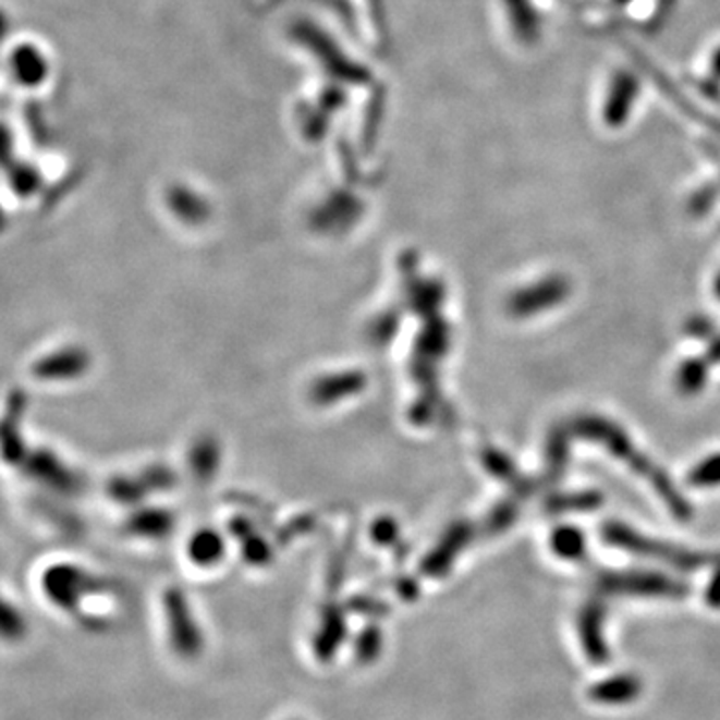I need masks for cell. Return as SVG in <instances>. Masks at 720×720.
Listing matches in <instances>:
<instances>
[{
  "instance_id": "obj_6",
  "label": "cell",
  "mask_w": 720,
  "mask_h": 720,
  "mask_svg": "<svg viewBox=\"0 0 720 720\" xmlns=\"http://www.w3.org/2000/svg\"><path fill=\"white\" fill-rule=\"evenodd\" d=\"M346 638V624L341 614H329L325 623L318 626L317 635L313 640V650L318 662H330L334 655L341 650Z\"/></svg>"
},
{
  "instance_id": "obj_17",
  "label": "cell",
  "mask_w": 720,
  "mask_h": 720,
  "mask_svg": "<svg viewBox=\"0 0 720 720\" xmlns=\"http://www.w3.org/2000/svg\"><path fill=\"white\" fill-rule=\"evenodd\" d=\"M686 332L695 339H708L715 334V325L707 317H693L686 322Z\"/></svg>"
},
{
  "instance_id": "obj_3",
  "label": "cell",
  "mask_w": 720,
  "mask_h": 720,
  "mask_svg": "<svg viewBox=\"0 0 720 720\" xmlns=\"http://www.w3.org/2000/svg\"><path fill=\"white\" fill-rule=\"evenodd\" d=\"M569 294H571L569 279L552 274L549 279L537 282L533 286H526L514 294L511 298V313L516 317L537 315L542 310H549L552 306L561 305L569 298Z\"/></svg>"
},
{
  "instance_id": "obj_1",
  "label": "cell",
  "mask_w": 720,
  "mask_h": 720,
  "mask_svg": "<svg viewBox=\"0 0 720 720\" xmlns=\"http://www.w3.org/2000/svg\"><path fill=\"white\" fill-rule=\"evenodd\" d=\"M569 430L573 435H576V437H583V439L595 440V442L605 444L607 451L614 454L617 459L626 461L629 466L635 473H638V475H645L650 478V475L657 468L655 464L648 461L643 452L635 451L633 442L626 437L623 428L617 427L611 420H605L600 416H581V418L573 420V425L569 427Z\"/></svg>"
},
{
  "instance_id": "obj_20",
  "label": "cell",
  "mask_w": 720,
  "mask_h": 720,
  "mask_svg": "<svg viewBox=\"0 0 720 720\" xmlns=\"http://www.w3.org/2000/svg\"><path fill=\"white\" fill-rule=\"evenodd\" d=\"M715 294L720 298V272L717 274V279H715Z\"/></svg>"
},
{
  "instance_id": "obj_14",
  "label": "cell",
  "mask_w": 720,
  "mask_h": 720,
  "mask_svg": "<svg viewBox=\"0 0 720 720\" xmlns=\"http://www.w3.org/2000/svg\"><path fill=\"white\" fill-rule=\"evenodd\" d=\"M552 547L562 557L574 559L585 549V538L573 526H562L552 537Z\"/></svg>"
},
{
  "instance_id": "obj_7",
  "label": "cell",
  "mask_w": 720,
  "mask_h": 720,
  "mask_svg": "<svg viewBox=\"0 0 720 720\" xmlns=\"http://www.w3.org/2000/svg\"><path fill=\"white\" fill-rule=\"evenodd\" d=\"M569 428H552L547 439V475L545 485H554L562 478L569 464Z\"/></svg>"
},
{
  "instance_id": "obj_21",
  "label": "cell",
  "mask_w": 720,
  "mask_h": 720,
  "mask_svg": "<svg viewBox=\"0 0 720 720\" xmlns=\"http://www.w3.org/2000/svg\"><path fill=\"white\" fill-rule=\"evenodd\" d=\"M293 720H301V719H293Z\"/></svg>"
},
{
  "instance_id": "obj_13",
  "label": "cell",
  "mask_w": 720,
  "mask_h": 720,
  "mask_svg": "<svg viewBox=\"0 0 720 720\" xmlns=\"http://www.w3.org/2000/svg\"><path fill=\"white\" fill-rule=\"evenodd\" d=\"M686 483L696 489H708L720 485V454L708 456L707 461L696 464L686 476Z\"/></svg>"
},
{
  "instance_id": "obj_11",
  "label": "cell",
  "mask_w": 720,
  "mask_h": 720,
  "mask_svg": "<svg viewBox=\"0 0 720 720\" xmlns=\"http://www.w3.org/2000/svg\"><path fill=\"white\" fill-rule=\"evenodd\" d=\"M385 650V636L377 626H368L354 640V657L361 664H373Z\"/></svg>"
},
{
  "instance_id": "obj_2",
  "label": "cell",
  "mask_w": 720,
  "mask_h": 720,
  "mask_svg": "<svg viewBox=\"0 0 720 720\" xmlns=\"http://www.w3.org/2000/svg\"><path fill=\"white\" fill-rule=\"evenodd\" d=\"M167 631H169V645L174 655H179L184 660H193L203 655L205 635L188 605L176 593H171L167 597Z\"/></svg>"
},
{
  "instance_id": "obj_10",
  "label": "cell",
  "mask_w": 720,
  "mask_h": 720,
  "mask_svg": "<svg viewBox=\"0 0 720 720\" xmlns=\"http://www.w3.org/2000/svg\"><path fill=\"white\" fill-rule=\"evenodd\" d=\"M708 375V361L688 358L676 373V387L683 394H696L705 387Z\"/></svg>"
},
{
  "instance_id": "obj_5",
  "label": "cell",
  "mask_w": 720,
  "mask_h": 720,
  "mask_svg": "<svg viewBox=\"0 0 720 720\" xmlns=\"http://www.w3.org/2000/svg\"><path fill=\"white\" fill-rule=\"evenodd\" d=\"M11 71L21 85L37 86L49 73L42 52L35 45H21L11 54Z\"/></svg>"
},
{
  "instance_id": "obj_4",
  "label": "cell",
  "mask_w": 720,
  "mask_h": 720,
  "mask_svg": "<svg viewBox=\"0 0 720 720\" xmlns=\"http://www.w3.org/2000/svg\"><path fill=\"white\" fill-rule=\"evenodd\" d=\"M602 537L612 545L623 547L626 550L660 554V557L669 559V562H674V564L684 566V569H693L696 564L705 562V557H700V554H693V552H686L683 549H671V547H664V545L655 542V540L638 537L635 530H631L629 526L619 525V523H609V525L602 526Z\"/></svg>"
},
{
  "instance_id": "obj_15",
  "label": "cell",
  "mask_w": 720,
  "mask_h": 720,
  "mask_svg": "<svg viewBox=\"0 0 720 720\" xmlns=\"http://www.w3.org/2000/svg\"><path fill=\"white\" fill-rule=\"evenodd\" d=\"M21 631H23L21 614L7 598L0 595V638L14 643V638H19L21 635Z\"/></svg>"
},
{
  "instance_id": "obj_16",
  "label": "cell",
  "mask_w": 720,
  "mask_h": 720,
  "mask_svg": "<svg viewBox=\"0 0 720 720\" xmlns=\"http://www.w3.org/2000/svg\"><path fill=\"white\" fill-rule=\"evenodd\" d=\"M715 198H717V188L715 186H707L705 191H698L693 196V200H691V212L693 215H705L708 208H710V205L715 203Z\"/></svg>"
},
{
  "instance_id": "obj_12",
  "label": "cell",
  "mask_w": 720,
  "mask_h": 720,
  "mask_svg": "<svg viewBox=\"0 0 720 720\" xmlns=\"http://www.w3.org/2000/svg\"><path fill=\"white\" fill-rule=\"evenodd\" d=\"M633 95H635V83H633V78H629V76L619 78L614 90H612L611 105L607 107V119L612 124L621 123L624 117H626Z\"/></svg>"
},
{
  "instance_id": "obj_9",
  "label": "cell",
  "mask_w": 720,
  "mask_h": 720,
  "mask_svg": "<svg viewBox=\"0 0 720 720\" xmlns=\"http://www.w3.org/2000/svg\"><path fill=\"white\" fill-rule=\"evenodd\" d=\"M650 483H652L655 489L659 490L660 499H662L664 504L671 509V513L674 514L679 521L691 518V514H693L691 504L684 501L683 495H681L679 489L672 485L671 478H669V475H667L664 471L655 468V473L650 475Z\"/></svg>"
},
{
  "instance_id": "obj_18",
  "label": "cell",
  "mask_w": 720,
  "mask_h": 720,
  "mask_svg": "<svg viewBox=\"0 0 720 720\" xmlns=\"http://www.w3.org/2000/svg\"><path fill=\"white\" fill-rule=\"evenodd\" d=\"M516 513H518V507L514 502H504V504L499 507L497 514H495V523L492 525L497 526V528H502V526H507L513 521Z\"/></svg>"
},
{
  "instance_id": "obj_19",
  "label": "cell",
  "mask_w": 720,
  "mask_h": 720,
  "mask_svg": "<svg viewBox=\"0 0 720 720\" xmlns=\"http://www.w3.org/2000/svg\"><path fill=\"white\" fill-rule=\"evenodd\" d=\"M707 361L708 363H715V365H719L720 337H717V339H712V342H710V346H708Z\"/></svg>"
},
{
  "instance_id": "obj_8",
  "label": "cell",
  "mask_w": 720,
  "mask_h": 720,
  "mask_svg": "<svg viewBox=\"0 0 720 720\" xmlns=\"http://www.w3.org/2000/svg\"><path fill=\"white\" fill-rule=\"evenodd\" d=\"M602 504L600 492H566V495H552L545 502V509L550 514L561 513H583V511H593Z\"/></svg>"
}]
</instances>
